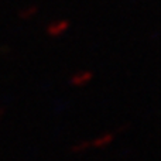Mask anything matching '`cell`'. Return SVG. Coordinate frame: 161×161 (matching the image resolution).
Here are the masks:
<instances>
[{
  "label": "cell",
  "instance_id": "6da1fadb",
  "mask_svg": "<svg viewBox=\"0 0 161 161\" xmlns=\"http://www.w3.org/2000/svg\"><path fill=\"white\" fill-rule=\"evenodd\" d=\"M69 27V21L68 20H59V21H53L47 27V34L50 37H59L65 33Z\"/></svg>",
  "mask_w": 161,
  "mask_h": 161
},
{
  "label": "cell",
  "instance_id": "5b68a950",
  "mask_svg": "<svg viewBox=\"0 0 161 161\" xmlns=\"http://www.w3.org/2000/svg\"><path fill=\"white\" fill-rule=\"evenodd\" d=\"M88 147H91V142H82V143H78L72 147V151L74 153H79V151H85Z\"/></svg>",
  "mask_w": 161,
  "mask_h": 161
},
{
  "label": "cell",
  "instance_id": "52a82bcc",
  "mask_svg": "<svg viewBox=\"0 0 161 161\" xmlns=\"http://www.w3.org/2000/svg\"><path fill=\"white\" fill-rule=\"evenodd\" d=\"M3 114H4V109L0 108V117H3Z\"/></svg>",
  "mask_w": 161,
  "mask_h": 161
},
{
  "label": "cell",
  "instance_id": "277c9868",
  "mask_svg": "<svg viewBox=\"0 0 161 161\" xmlns=\"http://www.w3.org/2000/svg\"><path fill=\"white\" fill-rule=\"evenodd\" d=\"M37 11H38V6H36V4L28 6V7H24L19 11V17L23 20H28V19H31L34 14H37Z\"/></svg>",
  "mask_w": 161,
  "mask_h": 161
},
{
  "label": "cell",
  "instance_id": "8992f818",
  "mask_svg": "<svg viewBox=\"0 0 161 161\" xmlns=\"http://www.w3.org/2000/svg\"><path fill=\"white\" fill-rule=\"evenodd\" d=\"M8 51H10V50H8V47H7V45H3V47H0V54H2V53H8Z\"/></svg>",
  "mask_w": 161,
  "mask_h": 161
},
{
  "label": "cell",
  "instance_id": "7a4b0ae2",
  "mask_svg": "<svg viewBox=\"0 0 161 161\" xmlns=\"http://www.w3.org/2000/svg\"><path fill=\"white\" fill-rule=\"evenodd\" d=\"M92 78H93V74H92L91 71H79V72L74 74L69 82L72 83L74 86H83V85H86Z\"/></svg>",
  "mask_w": 161,
  "mask_h": 161
},
{
  "label": "cell",
  "instance_id": "3957f363",
  "mask_svg": "<svg viewBox=\"0 0 161 161\" xmlns=\"http://www.w3.org/2000/svg\"><path fill=\"white\" fill-rule=\"evenodd\" d=\"M114 139V134L113 133H105L103 136L97 137L96 140L91 142V147H96V148H103L106 147L108 144H110Z\"/></svg>",
  "mask_w": 161,
  "mask_h": 161
}]
</instances>
